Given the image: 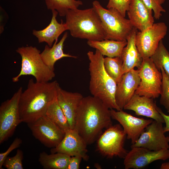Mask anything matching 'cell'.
Here are the masks:
<instances>
[{
    "mask_svg": "<svg viewBox=\"0 0 169 169\" xmlns=\"http://www.w3.org/2000/svg\"><path fill=\"white\" fill-rule=\"evenodd\" d=\"M110 109L93 96L83 97L78 107L74 128L87 145L93 143L104 129L112 125Z\"/></svg>",
    "mask_w": 169,
    "mask_h": 169,
    "instance_id": "obj_1",
    "label": "cell"
},
{
    "mask_svg": "<svg viewBox=\"0 0 169 169\" xmlns=\"http://www.w3.org/2000/svg\"><path fill=\"white\" fill-rule=\"evenodd\" d=\"M59 85L57 81L45 82L29 79L27 89L22 92L18 104L20 119L27 124L45 115L50 105L57 98Z\"/></svg>",
    "mask_w": 169,
    "mask_h": 169,
    "instance_id": "obj_2",
    "label": "cell"
},
{
    "mask_svg": "<svg viewBox=\"0 0 169 169\" xmlns=\"http://www.w3.org/2000/svg\"><path fill=\"white\" fill-rule=\"evenodd\" d=\"M87 54L90 61L89 89L91 94L101 100L110 109L121 110L115 99L117 84L105 69L104 56L97 49L95 53L89 51Z\"/></svg>",
    "mask_w": 169,
    "mask_h": 169,
    "instance_id": "obj_3",
    "label": "cell"
},
{
    "mask_svg": "<svg viewBox=\"0 0 169 169\" xmlns=\"http://www.w3.org/2000/svg\"><path fill=\"white\" fill-rule=\"evenodd\" d=\"M65 16L68 30L73 37L88 40L105 39L101 21L93 7L84 10L69 9Z\"/></svg>",
    "mask_w": 169,
    "mask_h": 169,
    "instance_id": "obj_4",
    "label": "cell"
},
{
    "mask_svg": "<svg viewBox=\"0 0 169 169\" xmlns=\"http://www.w3.org/2000/svg\"><path fill=\"white\" fill-rule=\"evenodd\" d=\"M16 52L21 58V66L19 73L12 78L13 82L19 81L23 75L33 76L36 81L39 82H49L55 76L54 71L48 67L43 61L40 51L32 46L18 48Z\"/></svg>",
    "mask_w": 169,
    "mask_h": 169,
    "instance_id": "obj_5",
    "label": "cell"
},
{
    "mask_svg": "<svg viewBox=\"0 0 169 169\" xmlns=\"http://www.w3.org/2000/svg\"><path fill=\"white\" fill-rule=\"evenodd\" d=\"M93 7L98 14L105 35V39L126 41L134 27L117 10L105 9L97 0L92 3Z\"/></svg>",
    "mask_w": 169,
    "mask_h": 169,
    "instance_id": "obj_6",
    "label": "cell"
},
{
    "mask_svg": "<svg viewBox=\"0 0 169 169\" xmlns=\"http://www.w3.org/2000/svg\"><path fill=\"white\" fill-rule=\"evenodd\" d=\"M126 135L120 124L112 125L106 129L97 139V149L109 158H124L128 152L124 148Z\"/></svg>",
    "mask_w": 169,
    "mask_h": 169,
    "instance_id": "obj_7",
    "label": "cell"
},
{
    "mask_svg": "<svg viewBox=\"0 0 169 169\" xmlns=\"http://www.w3.org/2000/svg\"><path fill=\"white\" fill-rule=\"evenodd\" d=\"M138 70L141 80L135 94L153 99L158 97L162 84L161 71L157 68L150 58L143 59Z\"/></svg>",
    "mask_w": 169,
    "mask_h": 169,
    "instance_id": "obj_8",
    "label": "cell"
},
{
    "mask_svg": "<svg viewBox=\"0 0 169 169\" xmlns=\"http://www.w3.org/2000/svg\"><path fill=\"white\" fill-rule=\"evenodd\" d=\"M23 88L20 87L12 97L2 103L0 106V143L13 134L21 123L18 104Z\"/></svg>",
    "mask_w": 169,
    "mask_h": 169,
    "instance_id": "obj_9",
    "label": "cell"
},
{
    "mask_svg": "<svg viewBox=\"0 0 169 169\" xmlns=\"http://www.w3.org/2000/svg\"><path fill=\"white\" fill-rule=\"evenodd\" d=\"M167 31V27L165 23L161 22L154 23L142 31H137L136 44L143 59L150 58L154 54Z\"/></svg>",
    "mask_w": 169,
    "mask_h": 169,
    "instance_id": "obj_10",
    "label": "cell"
},
{
    "mask_svg": "<svg viewBox=\"0 0 169 169\" xmlns=\"http://www.w3.org/2000/svg\"><path fill=\"white\" fill-rule=\"evenodd\" d=\"M27 124L34 137L48 148L57 146L65 136V132L45 115Z\"/></svg>",
    "mask_w": 169,
    "mask_h": 169,
    "instance_id": "obj_11",
    "label": "cell"
},
{
    "mask_svg": "<svg viewBox=\"0 0 169 169\" xmlns=\"http://www.w3.org/2000/svg\"><path fill=\"white\" fill-rule=\"evenodd\" d=\"M169 159V149L152 151L141 147H134L124 158L125 169L143 168L153 161Z\"/></svg>",
    "mask_w": 169,
    "mask_h": 169,
    "instance_id": "obj_12",
    "label": "cell"
},
{
    "mask_svg": "<svg viewBox=\"0 0 169 169\" xmlns=\"http://www.w3.org/2000/svg\"><path fill=\"white\" fill-rule=\"evenodd\" d=\"M162 124L153 120L131 147H141L154 151L169 149V137L165 135Z\"/></svg>",
    "mask_w": 169,
    "mask_h": 169,
    "instance_id": "obj_13",
    "label": "cell"
},
{
    "mask_svg": "<svg viewBox=\"0 0 169 169\" xmlns=\"http://www.w3.org/2000/svg\"><path fill=\"white\" fill-rule=\"evenodd\" d=\"M112 119L119 122L132 144L138 139L146 127L153 120L134 116L123 111L110 109Z\"/></svg>",
    "mask_w": 169,
    "mask_h": 169,
    "instance_id": "obj_14",
    "label": "cell"
},
{
    "mask_svg": "<svg viewBox=\"0 0 169 169\" xmlns=\"http://www.w3.org/2000/svg\"><path fill=\"white\" fill-rule=\"evenodd\" d=\"M88 145L74 129H70L65 132V136L60 143L51 148L52 153H60L70 156H78L85 161L88 160L87 154Z\"/></svg>",
    "mask_w": 169,
    "mask_h": 169,
    "instance_id": "obj_15",
    "label": "cell"
},
{
    "mask_svg": "<svg viewBox=\"0 0 169 169\" xmlns=\"http://www.w3.org/2000/svg\"><path fill=\"white\" fill-rule=\"evenodd\" d=\"M140 80L138 69H134L124 73L117 84L115 99L121 110L135 94Z\"/></svg>",
    "mask_w": 169,
    "mask_h": 169,
    "instance_id": "obj_16",
    "label": "cell"
},
{
    "mask_svg": "<svg viewBox=\"0 0 169 169\" xmlns=\"http://www.w3.org/2000/svg\"><path fill=\"white\" fill-rule=\"evenodd\" d=\"M153 99L135 93L123 109L132 110L137 115L146 116L164 123V120L159 111L160 108Z\"/></svg>",
    "mask_w": 169,
    "mask_h": 169,
    "instance_id": "obj_17",
    "label": "cell"
},
{
    "mask_svg": "<svg viewBox=\"0 0 169 169\" xmlns=\"http://www.w3.org/2000/svg\"><path fill=\"white\" fill-rule=\"evenodd\" d=\"M152 11L141 0H131L127 12L133 26L139 31H142L154 23Z\"/></svg>",
    "mask_w": 169,
    "mask_h": 169,
    "instance_id": "obj_18",
    "label": "cell"
},
{
    "mask_svg": "<svg viewBox=\"0 0 169 169\" xmlns=\"http://www.w3.org/2000/svg\"><path fill=\"white\" fill-rule=\"evenodd\" d=\"M83 97L80 93L66 91L60 86L58 88L57 100L71 129L74 128L76 112Z\"/></svg>",
    "mask_w": 169,
    "mask_h": 169,
    "instance_id": "obj_19",
    "label": "cell"
},
{
    "mask_svg": "<svg viewBox=\"0 0 169 169\" xmlns=\"http://www.w3.org/2000/svg\"><path fill=\"white\" fill-rule=\"evenodd\" d=\"M137 30L134 27L127 38V44L122 50L121 57L123 61L124 73L134 69L135 67L139 69L143 60L136 44V37Z\"/></svg>",
    "mask_w": 169,
    "mask_h": 169,
    "instance_id": "obj_20",
    "label": "cell"
},
{
    "mask_svg": "<svg viewBox=\"0 0 169 169\" xmlns=\"http://www.w3.org/2000/svg\"><path fill=\"white\" fill-rule=\"evenodd\" d=\"M52 12V18L49 24L43 29L33 30V34L38 38L39 43L45 42L50 47L52 46L54 42L58 40L63 32L68 30L66 24L62 20L60 23L58 22L56 18L58 12L55 10Z\"/></svg>",
    "mask_w": 169,
    "mask_h": 169,
    "instance_id": "obj_21",
    "label": "cell"
},
{
    "mask_svg": "<svg viewBox=\"0 0 169 169\" xmlns=\"http://www.w3.org/2000/svg\"><path fill=\"white\" fill-rule=\"evenodd\" d=\"M68 37V33H64L59 42L56 40L51 47L45 45L40 53L41 57L45 64L50 69L54 71V65L57 61L65 57L77 58V57L65 54L63 51L64 42Z\"/></svg>",
    "mask_w": 169,
    "mask_h": 169,
    "instance_id": "obj_22",
    "label": "cell"
},
{
    "mask_svg": "<svg viewBox=\"0 0 169 169\" xmlns=\"http://www.w3.org/2000/svg\"><path fill=\"white\" fill-rule=\"evenodd\" d=\"M87 44L90 47L98 50L103 56L114 57L121 56L127 42L104 39L101 41L88 40Z\"/></svg>",
    "mask_w": 169,
    "mask_h": 169,
    "instance_id": "obj_23",
    "label": "cell"
},
{
    "mask_svg": "<svg viewBox=\"0 0 169 169\" xmlns=\"http://www.w3.org/2000/svg\"><path fill=\"white\" fill-rule=\"evenodd\" d=\"M71 156L60 153L48 154L41 152L38 161L43 168L45 169H67Z\"/></svg>",
    "mask_w": 169,
    "mask_h": 169,
    "instance_id": "obj_24",
    "label": "cell"
},
{
    "mask_svg": "<svg viewBox=\"0 0 169 169\" xmlns=\"http://www.w3.org/2000/svg\"><path fill=\"white\" fill-rule=\"evenodd\" d=\"M45 115L64 132L71 129L68 120L59 104L57 98L49 106Z\"/></svg>",
    "mask_w": 169,
    "mask_h": 169,
    "instance_id": "obj_25",
    "label": "cell"
},
{
    "mask_svg": "<svg viewBox=\"0 0 169 169\" xmlns=\"http://www.w3.org/2000/svg\"><path fill=\"white\" fill-rule=\"evenodd\" d=\"M104 63L107 73L117 84L124 74L121 57H106L104 58Z\"/></svg>",
    "mask_w": 169,
    "mask_h": 169,
    "instance_id": "obj_26",
    "label": "cell"
},
{
    "mask_svg": "<svg viewBox=\"0 0 169 169\" xmlns=\"http://www.w3.org/2000/svg\"><path fill=\"white\" fill-rule=\"evenodd\" d=\"M45 2L48 9L56 10L61 17L65 16L68 10L78 8L83 4L79 0H45Z\"/></svg>",
    "mask_w": 169,
    "mask_h": 169,
    "instance_id": "obj_27",
    "label": "cell"
},
{
    "mask_svg": "<svg viewBox=\"0 0 169 169\" xmlns=\"http://www.w3.org/2000/svg\"><path fill=\"white\" fill-rule=\"evenodd\" d=\"M157 68L160 71L162 68L169 78V51L165 46L162 40L160 42L154 54L150 57Z\"/></svg>",
    "mask_w": 169,
    "mask_h": 169,
    "instance_id": "obj_28",
    "label": "cell"
},
{
    "mask_svg": "<svg viewBox=\"0 0 169 169\" xmlns=\"http://www.w3.org/2000/svg\"><path fill=\"white\" fill-rule=\"evenodd\" d=\"M160 70L162 79L160 102L169 113V78L163 68H161Z\"/></svg>",
    "mask_w": 169,
    "mask_h": 169,
    "instance_id": "obj_29",
    "label": "cell"
},
{
    "mask_svg": "<svg viewBox=\"0 0 169 169\" xmlns=\"http://www.w3.org/2000/svg\"><path fill=\"white\" fill-rule=\"evenodd\" d=\"M23 158L22 151L18 149L14 156H7L3 162V166L7 169H23L22 164Z\"/></svg>",
    "mask_w": 169,
    "mask_h": 169,
    "instance_id": "obj_30",
    "label": "cell"
},
{
    "mask_svg": "<svg viewBox=\"0 0 169 169\" xmlns=\"http://www.w3.org/2000/svg\"><path fill=\"white\" fill-rule=\"evenodd\" d=\"M131 1V0H109L106 8L116 9L125 17Z\"/></svg>",
    "mask_w": 169,
    "mask_h": 169,
    "instance_id": "obj_31",
    "label": "cell"
},
{
    "mask_svg": "<svg viewBox=\"0 0 169 169\" xmlns=\"http://www.w3.org/2000/svg\"><path fill=\"white\" fill-rule=\"evenodd\" d=\"M149 8L154 12V17L156 19H159L162 16V13L166 12V10L161 5L155 0H141Z\"/></svg>",
    "mask_w": 169,
    "mask_h": 169,
    "instance_id": "obj_32",
    "label": "cell"
},
{
    "mask_svg": "<svg viewBox=\"0 0 169 169\" xmlns=\"http://www.w3.org/2000/svg\"><path fill=\"white\" fill-rule=\"evenodd\" d=\"M22 142V140L16 138L8 149L4 152L0 153V169H2L3 162L9 154L13 150L18 147Z\"/></svg>",
    "mask_w": 169,
    "mask_h": 169,
    "instance_id": "obj_33",
    "label": "cell"
},
{
    "mask_svg": "<svg viewBox=\"0 0 169 169\" xmlns=\"http://www.w3.org/2000/svg\"><path fill=\"white\" fill-rule=\"evenodd\" d=\"M82 158L78 156H71L67 169H79Z\"/></svg>",
    "mask_w": 169,
    "mask_h": 169,
    "instance_id": "obj_34",
    "label": "cell"
},
{
    "mask_svg": "<svg viewBox=\"0 0 169 169\" xmlns=\"http://www.w3.org/2000/svg\"><path fill=\"white\" fill-rule=\"evenodd\" d=\"M159 111L163 117L164 123H165V126L164 127V131L165 133L169 131V115H167L164 113L159 108Z\"/></svg>",
    "mask_w": 169,
    "mask_h": 169,
    "instance_id": "obj_35",
    "label": "cell"
},
{
    "mask_svg": "<svg viewBox=\"0 0 169 169\" xmlns=\"http://www.w3.org/2000/svg\"><path fill=\"white\" fill-rule=\"evenodd\" d=\"M160 169H169V162L162 163L160 167Z\"/></svg>",
    "mask_w": 169,
    "mask_h": 169,
    "instance_id": "obj_36",
    "label": "cell"
},
{
    "mask_svg": "<svg viewBox=\"0 0 169 169\" xmlns=\"http://www.w3.org/2000/svg\"><path fill=\"white\" fill-rule=\"evenodd\" d=\"M159 4L161 5L163 4L165 2V0H155Z\"/></svg>",
    "mask_w": 169,
    "mask_h": 169,
    "instance_id": "obj_37",
    "label": "cell"
},
{
    "mask_svg": "<svg viewBox=\"0 0 169 169\" xmlns=\"http://www.w3.org/2000/svg\"></svg>",
    "mask_w": 169,
    "mask_h": 169,
    "instance_id": "obj_38",
    "label": "cell"
}]
</instances>
